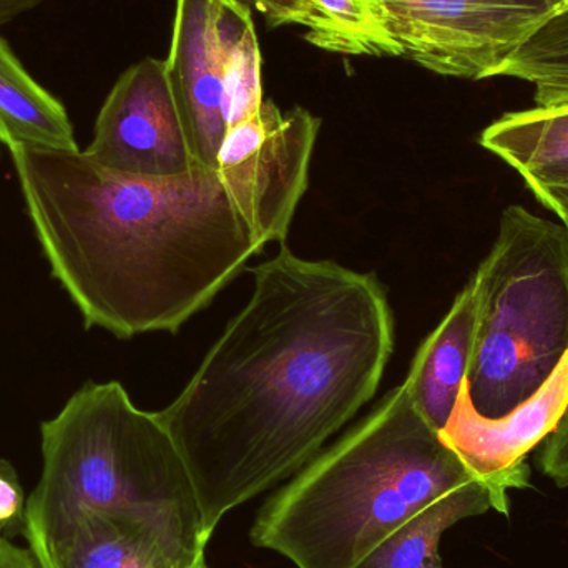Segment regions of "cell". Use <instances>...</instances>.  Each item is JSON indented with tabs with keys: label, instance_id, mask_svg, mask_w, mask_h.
Segmentation results:
<instances>
[{
	"label": "cell",
	"instance_id": "4fadbf2b",
	"mask_svg": "<svg viewBox=\"0 0 568 568\" xmlns=\"http://www.w3.org/2000/svg\"><path fill=\"white\" fill-rule=\"evenodd\" d=\"M496 510L509 514V490L473 480L450 490L387 536L356 568H444L439 544L460 520Z\"/></svg>",
	"mask_w": 568,
	"mask_h": 568
},
{
	"label": "cell",
	"instance_id": "9a60e30c",
	"mask_svg": "<svg viewBox=\"0 0 568 568\" xmlns=\"http://www.w3.org/2000/svg\"><path fill=\"white\" fill-rule=\"evenodd\" d=\"M496 77L530 83L536 106H568V10L554 12L507 57Z\"/></svg>",
	"mask_w": 568,
	"mask_h": 568
},
{
	"label": "cell",
	"instance_id": "7402d4cb",
	"mask_svg": "<svg viewBox=\"0 0 568 568\" xmlns=\"http://www.w3.org/2000/svg\"><path fill=\"white\" fill-rule=\"evenodd\" d=\"M536 2L547 3V6L552 7L554 12H556L557 6H559L560 0H536Z\"/></svg>",
	"mask_w": 568,
	"mask_h": 568
},
{
	"label": "cell",
	"instance_id": "e0dca14e",
	"mask_svg": "<svg viewBox=\"0 0 568 568\" xmlns=\"http://www.w3.org/2000/svg\"><path fill=\"white\" fill-rule=\"evenodd\" d=\"M27 497L9 460L0 459V537H23L27 527Z\"/></svg>",
	"mask_w": 568,
	"mask_h": 568
},
{
	"label": "cell",
	"instance_id": "603a6c76",
	"mask_svg": "<svg viewBox=\"0 0 568 568\" xmlns=\"http://www.w3.org/2000/svg\"><path fill=\"white\" fill-rule=\"evenodd\" d=\"M568 10V0H560L559 6H557L556 12H567Z\"/></svg>",
	"mask_w": 568,
	"mask_h": 568
},
{
	"label": "cell",
	"instance_id": "ffe728a7",
	"mask_svg": "<svg viewBox=\"0 0 568 568\" xmlns=\"http://www.w3.org/2000/svg\"><path fill=\"white\" fill-rule=\"evenodd\" d=\"M0 568H42L30 549L16 546L12 540L0 537Z\"/></svg>",
	"mask_w": 568,
	"mask_h": 568
},
{
	"label": "cell",
	"instance_id": "30bf717a",
	"mask_svg": "<svg viewBox=\"0 0 568 568\" xmlns=\"http://www.w3.org/2000/svg\"><path fill=\"white\" fill-rule=\"evenodd\" d=\"M568 409V351L552 376L529 399L500 417H486L473 406L467 383L440 439L480 483L504 490L530 487L527 454L559 426Z\"/></svg>",
	"mask_w": 568,
	"mask_h": 568
},
{
	"label": "cell",
	"instance_id": "6da1fadb",
	"mask_svg": "<svg viewBox=\"0 0 568 568\" xmlns=\"http://www.w3.org/2000/svg\"><path fill=\"white\" fill-rule=\"evenodd\" d=\"M253 278L246 306L159 413L212 534L321 453L373 399L394 349L389 301L373 275L282 245Z\"/></svg>",
	"mask_w": 568,
	"mask_h": 568
},
{
	"label": "cell",
	"instance_id": "cb8c5ba5",
	"mask_svg": "<svg viewBox=\"0 0 568 568\" xmlns=\"http://www.w3.org/2000/svg\"><path fill=\"white\" fill-rule=\"evenodd\" d=\"M2 146H3V142H2V140H0V156H2Z\"/></svg>",
	"mask_w": 568,
	"mask_h": 568
},
{
	"label": "cell",
	"instance_id": "3957f363",
	"mask_svg": "<svg viewBox=\"0 0 568 568\" xmlns=\"http://www.w3.org/2000/svg\"><path fill=\"white\" fill-rule=\"evenodd\" d=\"M40 436L23 534L40 567L87 568L140 540L206 559L213 534L189 467L159 413L139 409L122 384L90 381Z\"/></svg>",
	"mask_w": 568,
	"mask_h": 568
},
{
	"label": "cell",
	"instance_id": "5bb4252c",
	"mask_svg": "<svg viewBox=\"0 0 568 568\" xmlns=\"http://www.w3.org/2000/svg\"><path fill=\"white\" fill-rule=\"evenodd\" d=\"M0 140L7 149L80 150L65 106L30 77L0 37Z\"/></svg>",
	"mask_w": 568,
	"mask_h": 568
},
{
	"label": "cell",
	"instance_id": "d4e9b609",
	"mask_svg": "<svg viewBox=\"0 0 568 568\" xmlns=\"http://www.w3.org/2000/svg\"><path fill=\"white\" fill-rule=\"evenodd\" d=\"M564 225H566V229L568 230V219L562 220Z\"/></svg>",
	"mask_w": 568,
	"mask_h": 568
},
{
	"label": "cell",
	"instance_id": "52a82bcc",
	"mask_svg": "<svg viewBox=\"0 0 568 568\" xmlns=\"http://www.w3.org/2000/svg\"><path fill=\"white\" fill-rule=\"evenodd\" d=\"M400 59L457 79L496 77L554 13L536 0H364Z\"/></svg>",
	"mask_w": 568,
	"mask_h": 568
},
{
	"label": "cell",
	"instance_id": "7a4b0ae2",
	"mask_svg": "<svg viewBox=\"0 0 568 568\" xmlns=\"http://www.w3.org/2000/svg\"><path fill=\"white\" fill-rule=\"evenodd\" d=\"M10 155L53 278L85 327L175 334L263 252L216 170L139 179L83 150Z\"/></svg>",
	"mask_w": 568,
	"mask_h": 568
},
{
	"label": "cell",
	"instance_id": "9c48e42d",
	"mask_svg": "<svg viewBox=\"0 0 568 568\" xmlns=\"http://www.w3.org/2000/svg\"><path fill=\"white\" fill-rule=\"evenodd\" d=\"M103 169L139 179H176L199 169L165 60H140L116 80L83 150Z\"/></svg>",
	"mask_w": 568,
	"mask_h": 568
},
{
	"label": "cell",
	"instance_id": "2e32d148",
	"mask_svg": "<svg viewBox=\"0 0 568 568\" xmlns=\"http://www.w3.org/2000/svg\"><path fill=\"white\" fill-rule=\"evenodd\" d=\"M311 22L306 40L327 52L341 55L400 57L364 0H307Z\"/></svg>",
	"mask_w": 568,
	"mask_h": 568
},
{
	"label": "cell",
	"instance_id": "5b68a950",
	"mask_svg": "<svg viewBox=\"0 0 568 568\" xmlns=\"http://www.w3.org/2000/svg\"><path fill=\"white\" fill-rule=\"evenodd\" d=\"M477 331L467 393L500 417L547 383L568 351V230L520 205L473 278Z\"/></svg>",
	"mask_w": 568,
	"mask_h": 568
},
{
	"label": "cell",
	"instance_id": "ac0fdd59",
	"mask_svg": "<svg viewBox=\"0 0 568 568\" xmlns=\"http://www.w3.org/2000/svg\"><path fill=\"white\" fill-rule=\"evenodd\" d=\"M539 467L559 489L568 487V409L557 429L544 440Z\"/></svg>",
	"mask_w": 568,
	"mask_h": 568
},
{
	"label": "cell",
	"instance_id": "8fae6325",
	"mask_svg": "<svg viewBox=\"0 0 568 568\" xmlns=\"http://www.w3.org/2000/svg\"><path fill=\"white\" fill-rule=\"evenodd\" d=\"M479 143L516 170L546 209L568 219V106L506 113Z\"/></svg>",
	"mask_w": 568,
	"mask_h": 568
},
{
	"label": "cell",
	"instance_id": "ba28073f",
	"mask_svg": "<svg viewBox=\"0 0 568 568\" xmlns=\"http://www.w3.org/2000/svg\"><path fill=\"white\" fill-rule=\"evenodd\" d=\"M320 129L321 120L306 109L283 113L263 100L258 112L226 132L216 172L263 248L286 242Z\"/></svg>",
	"mask_w": 568,
	"mask_h": 568
},
{
	"label": "cell",
	"instance_id": "8992f818",
	"mask_svg": "<svg viewBox=\"0 0 568 568\" xmlns=\"http://www.w3.org/2000/svg\"><path fill=\"white\" fill-rule=\"evenodd\" d=\"M165 67L193 155L216 170L230 126L263 103L252 9L240 0H176Z\"/></svg>",
	"mask_w": 568,
	"mask_h": 568
},
{
	"label": "cell",
	"instance_id": "d6986e66",
	"mask_svg": "<svg viewBox=\"0 0 568 568\" xmlns=\"http://www.w3.org/2000/svg\"><path fill=\"white\" fill-rule=\"evenodd\" d=\"M265 17L268 26H301L307 29L311 9L307 0H240Z\"/></svg>",
	"mask_w": 568,
	"mask_h": 568
},
{
	"label": "cell",
	"instance_id": "44dd1931",
	"mask_svg": "<svg viewBox=\"0 0 568 568\" xmlns=\"http://www.w3.org/2000/svg\"><path fill=\"white\" fill-rule=\"evenodd\" d=\"M42 2L43 0H0V26L22 16L23 12H29Z\"/></svg>",
	"mask_w": 568,
	"mask_h": 568
},
{
	"label": "cell",
	"instance_id": "277c9868",
	"mask_svg": "<svg viewBox=\"0 0 568 568\" xmlns=\"http://www.w3.org/2000/svg\"><path fill=\"white\" fill-rule=\"evenodd\" d=\"M473 480L403 383L266 500L250 539L297 568H356L397 527Z\"/></svg>",
	"mask_w": 568,
	"mask_h": 568
},
{
	"label": "cell",
	"instance_id": "7c38bea8",
	"mask_svg": "<svg viewBox=\"0 0 568 568\" xmlns=\"http://www.w3.org/2000/svg\"><path fill=\"white\" fill-rule=\"evenodd\" d=\"M476 331L477 294L470 280L439 326L420 344L404 381L414 406L436 430L446 426L467 383Z\"/></svg>",
	"mask_w": 568,
	"mask_h": 568
}]
</instances>
